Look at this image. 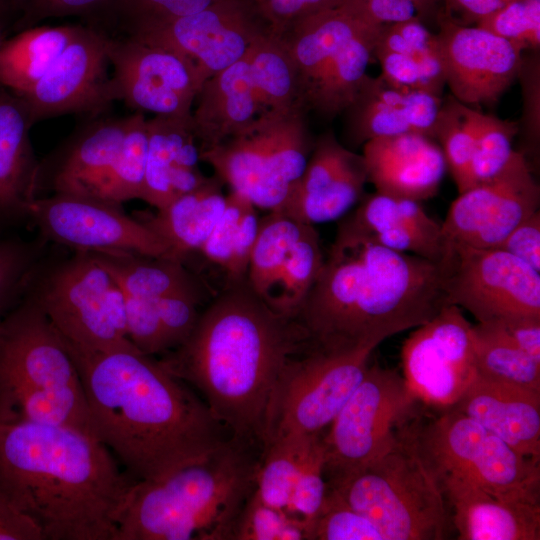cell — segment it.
<instances>
[{"mask_svg":"<svg viewBox=\"0 0 540 540\" xmlns=\"http://www.w3.org/2000/svg\"><path fill=\"white\" fill-rule=\"evenodd\" d=\"M311 348L296 314L271 307L246 279L226 284L186 341L158 362L200 391L230 438L262 448L275 384L284 367Z\"/></svg>","mask_w":540,"mask_h":540,"instance_id":"obj_1","label":"cell"},{"mask_svg":"<svg viewBox=\"0 0 540 540\" xmlns=\"http://www.w3.org/2000/svg\"><path fill=\"white\" fill-rule=\"evenodd\" d=\"M70 354L94 435L134 480L162 477L230 438L185 382L138 349Z\"/></svg>","mask_w":540,"mask_h":540,"instance_id":"obj_2","label":"cell"},{"mask_svg":"<svg viewBox=\"0 0 540 540\" xmlns=\"http://www.w3.org/2000/svg\"><path fill=\"white\" fill-rule=\"evenodd\" d=\"M449 305L440 263L337 230L296 316L312 345L344 352L376 347Z\"/></svg>","mask_w":540,"mask_h":540,"instance_id":"obj_3","label":"cell"},{"mask_svg":"<svg viewBox=\"0 0 540 540\" xmlns=\"http://www.w3.org/2000/svg\"><path fill=\"white\" fill-rule=\"evenodd\" d=\"M135 481L92 434L65 425L0 423V490L43 540H115Z\"/></svg>","mask_w":540,"mask_h":540,"instance_id":"obj_4","label":"cell"},{"mask_svg":"<svg viewBox=\"0 0 540 540\" xmlns=\"http://www.w3.org/2000/svg\"><path fill=\"white\" fill-rule=\"evenodd\" d=\"M229 438L205 457L153 480L135 481L115 540H232L256 487L260 458Z\"/></svg>","mask_w":540,"mask_h":540,"instance_id":"obj_5","label":"cell"},{"mask_svg":"<svg viewBox=\"0 0 540 540\" xmlns=\"http://www.w3.org/2000/svg\"><path fill=\"white\" fill-rule=\"evenodd\" d=\"M401 433L441 490L468 486L505 499L540 503V460L518 453L466 415L420 403Z\"/></svg>","mask_w":540,"mask_h":540,"instance_id":"obj_6","label":"cell"},{"mask_svg":"<svg viewBox=\"0 0 540 540\" xmlns=\"http://www.w3.org/2000/svg\"><path fill=\"white\" fill-rule=\"evenodd\" d=\"M383 27L356 0L309 14L279 37L292 62L297 103L332 120L351 104Z\"/></svg>","mask_w":540,"mask_h":540,"instance_id":"obj_7","label":"cell"},{"mask_svg":"<svg viewBox=\"0 0 540 540\" xmlns=\"http://www.w3.org/2000/svg\"><path fill=\"white\" fill-rule=\"evenodd\" d=\"M326 483L374 523L384 540H444L454 530L441 488L401 432L387 452Z\"/></svg>","mask_w":540,"mask_h":540,"instance_id":"obj_8","label":"cell"},{"mask_svg":"<svg viewBox=\"0 0 540 540\" xmlns=\"http://www.w3.org/2000/svg\"><path fill=\"white\" fill-rule=\"evenodd\" d=\"M24 295L44 312L70 353L137 349L128 339L122 289L89 252L35 266Z\"/></svg>","mask_w":540,"mask_h":540,"instance_id":"obj_9","label":"cell"},{"mask_svg":"<svg viewBox=\"0 0 540 540\" xmlns=\"http://www.w3.org/2000/svg\"><path fill=\"white\" fill-rule=\"evenodd\" d=\"M306 116L299 107L262 113L221 143L201 151L200 160L256 208L279 211L314 146Z\"/></svg>","mask_w":540,"mask_h":540,"instance_id":"obj_10","label":"cell"},{"mask_svg":"<svg viewBox=\"0 0 540 540\" xmlns=\"http://www.w3.org/2000/svg\"><path fill=\"white\" fill-rule=\"evenodd\" d=\"M419 403L397 370L369 364L321 436L325 480L355 472L392 448Z\"/></svg>","mask_w":540,"mask_h":540,"instance_id":"obj_11","label":"cell"},{"mask_svg":"<svg viewBox=\"0 0 540 540\" xmlns=\"http://www.w3.org/2000/svg\"><path fill=\"white\" fill-rule=\"evenodd\" d=\"M373 351L313 347L293 358L273 389L262 448L287 435L321 436L360 383Z\"/></svg>","mask_w":540,"mask_h":540,"instance_id":"obj_12","label":"cell"},{"mask_svg":"<svg viewBox=\"0 0 540 540\" xmlns=\"http://www.w3.org/2000/svg\"><path fill=\"white\" fill-rule=\"evenodd\" d=\"M449 305L477 323L540 318V272L499 249L451 247L440 262Z\"/></svg>","mask_w":540,"mask_h":540,"instance_id":"obj_13","label":"cell"},{"mask_svg":"<svg viewBox=\"0 0 540 540\" xmlns=\"http://www.w3.org/2000/svg\"><path fill=\"white\" fill-rule=\"evenodd\" d=\"M0 392L50 395L88 406L63 338L26 295L0 319Z\"/></svg>","mask_w":540,"mask_h":540,"instance_id":"obj_14","label":"cell"},{"mask_svg":"<svg viewBox=\"0 0 540 540\" xmlns=\"http://www.w3.org/2000/svg\"><path fill=\"white\" fill-rule=\"evenodd\" d=\"M27 221L39 238L73 251L174 258L168 246L138 218L127 215L121 204L99 197L40 196L31 203Z\"/></svg>","mask_w":540,"mask_h":540,"instance_id":"obj_15","label":"cell"},{"mask_svg":"<svg viewBox=\"0 0 540 540\" xmlns=\"http://www.w3.org/2000/svg\"><path fill=\"white\" fill-rule=\"evenodd\" d=\"M110 92L138 112L192 119L203 83L194 63L165 46L135 36L109 34Z\"/></svg>","mask_w":540,"mask_h":540,"instance_id":"obj_16","label":"cell"},{"mask_svg":"<svg viewBox=\"0 0 540 540\" xmlns=\"http://www.w3.org/2000/svg\"><path fill=\"white\" fill-rule=\"evenodd\" d=\"M401 361L402 375L422 404L451 408L477 376L472 324L463 310L447 305L414 328L402 345Z\"/></svg>","mask_w":540,"mask_h":540,"instance_id":"obj_17","label":"cell"},{"mask_svg":"<svg viewBox=\"0 0 540 540\" xmlns=\"http://www.w3.org/2000/svg\"><path fill=\"white\" fill-rule=\"evenodd\" d=\"M539 202V185L526 156L516 150L498 175L459 193L451 203L441 222L446 250L498 248L518 224L539 210Z\"/></svg>","mask_w":540,"mask_h":540,"instance_id":"obj_18","label":"cell"},{"mask_svg":"<svg viewBox=\"0 0 540 540\" xmlns=\"http://www.w3.org/2000/svg\"><path fill=\"white\" fill-rule=\"evenodd\" d=\"M273 33L249 0H217L207 8L130 34L191 60L204 82Z\"/></svg>","mask_w":540,"mask_h":540,"instance_id":"obj_19","label":"cell"},{"mask_svg":"<svg viewBox=\"0 0 540 540\" xmlns=\"http://www.w3.org/2000/svg\"><path fill=\"white\" fill-rule=\"evenodd\" d=\"M323 263L314 225L271 211L259 221L247 282L271 307L296 314Z\"/></svg>","mask_w":540,"mask_h":540,"instance_id":"obj_20","label":"cell"},{"mask_svg":"<svg viewBox=\"0 0 540 540\" xmlns=\"http://www.w3.org/2000/svg\"><path fill=\"white\" fill-rule=\"evenodd\" d=\"M109 33L79 25L45 75L24 95L32 124L65 114L98 116L113 102Z\"/></svg>","mask_w":540,"mask_h":540,"instance_id":"obj_21","label":"cell"},{"mask_svg":"<svg viewBox=\"0 0 540 540\" xmlns=\"http://www.w3.org/2000/svg\"><path fill=\"white\" fill-rule=\"evenodd\" d=\"M436 34L451 95L480 110L494 106L517 79L522 50L478 26L462 25L444 11Z\"/></svg>","mask_w":540,"mask_h":540,"instance_id":"obj_22","label":"cell"},{"mask_svg":"<svg viewBox=\"0 0 540 540\" xmlns=\"http://www.w3.org/2000/svg\"><path fill=\"white\" fill-rule=\"evenodd\" d=\"M367 182L362 154L328 131L315 139L303 174L277 212L311 225L335 221L360 202Z\"/></svg>","mask_w":540,"mask_h":540,"instance_id":"obj_23","label":"cell"},{"mask_svg":"<svg viewBox=\"0 0 540 540\" xmlns=\"http://www.w3.org/2000/svg\"><path fill=\"white\" fill-rule=\"evenodd\" d=\"M130 121L93 116L79 125L42 160L36 177V198L43 193L95 196L122 145Z\"/></svg>","mask_w":540,"mask_h":540,"instance_id":"obj_24","label":"cell"},{"mask_svg":"<svg viewBox=\"0 0 540 540\" xmlns=\"http://www.w3.org/2000/svg\"><path fill=\"white\" fill-rule=\"evenodd\" d=\"M442 98L429 92L396 87L381 75L364 78L351 104L343 111L349 145L358 146L405 133L432 138Z\"/></svg>","mask_w":540,"mask_h":540,"instance_id":"obj_25","label":"cell"},{"mask_svg":"<svg viewBox=\"0 0 540 540\" xmlns=\"http://www.w3.org/2000/svg\"><path fill=\"white\" fill-rule=\"evenodd\" d=\"M362 156L376 192L418 202L438 193L447 169L438 143L416 133L371 139Z\"/></svg>","mask_w":540,"mask_h":540,"instance_id":"obj_26","label":"cell"},{"mask_svg":"<svg viewBox=\"0 0 540 540\" xmlns=\"http://www.w3.org/2000/svg\"><path fill=\"white\" fill-rule=\"evenodd\" d=\"M391 250L414 254L440 263L446 253L441 223L421 202L375 192L338 226Z\"/></svg>","mask_w":540,"mask_h":540,"instance_id":"obj_27","label":"cell"},{"mask_svg":"<svg viewBox=\"0 0 540 540\" xmlns=\"http://www.w3.org/2000/svg\"><path fill=\"white\" fill-rule=\"evenodd\" d=\"M452 409L518 453L540 460V391L476 376Z\"/></svg>","mask_w":540,"mask_h":540,"instance_id":"obj_28","label":"cell"},{"mask_svg":"<svg viewBox=\"0 0 540 540\" xmlns=\"http://www.w3.org/2000/svg\"><path fill=\"white\" fill-rule=\"evenodd\" d=\"M250 49L240 60L207 79L196 96L192 127L200 152L221 143L263 113L251 74Z\"/></svg>","mask_w":540,"mask_h":540,"instance_id":"obj_29","label":"cell"},{"mask_svg":"<svg viewBox=\"0 0 540 540\" xmlns=\"http://www.w3.org/2000/svg\"><path fill=\"white\" fill-rule=\"evenodd\" d=\"M24 100L0 85V223L28 220L39 167Z\"/></svg>","mask_w":540,"mask_h":540,"instance_id":"obj_30","label":"cell"},{"mask_svg":"<svg viewBox=\"0 0 540 540\" xmlns=\"http://www.w3.org/2000/svg\"><path fill=\"white\" fill-rule=\"evenodd\" d=\"M442 492L458 540L540 539V503L505 499L468 486Z\"/></svg>","mask_w":540,"mask_h":540,"instance_id":"obj_31","label":"cell"},{"mask_svg":"<svg viewBox=\"0 0 540 540\" xmlns=\"http://www.w3.org/2000/svg\"><path fill=\"white\" fill-rule=\"evenodd\" d=\"M373 57L391 85L441 97L446 83L437 36L420 19L383 25Z\"/></svg>","mask_w":540,"mask_h":540,"instance_id":"obj_32","label":"cell"},{"mask_svg":"<svg viewBox=\"0 0 540 540\" xmlns=\"http://www.w3.org/2000/svg\"><path fill=\"white\" fill-rule=\"evenodd\" d=\"M223 184L216 175L208 177L165 208L138 219L168 246L174 258L184 262L190 253L200 251L220 219L226 204Z\"/></svg>","mask_w":540,"mask_h":540,"instance_id":"obj_33","label":"cell"},{"mask_svg":"<svg viewBox=\"0 0 540 540\" xmlns=\"http://www.w3.org/2000/svg\"><path fill=\"white\" fill-rule=\"evenodd\" d=\"M90 254L132 296H184L201 303L209 293L208 285L178 259L134 253Z\"/></svg>","mask_w":540,"mask_h":540,"instance_id":"obj_34","label":"cell"},{"mask_svg":"<svg viewBox=\"0 0 540 540\" xmlns=\"http://www.w3.org/2000/svg\"><path fill=\"white\" fill-rule=\"evenodd\" d=\"M148 149L141 200L157 210L173 201L170 175L173 171L200 168V150L192 127V119L166 116L147 119Z\"/></svg>","mask_w":540,"mask_h":540,"instance_id":"obj_35","label":"cell"},{"mask_svg":"<svg viewBox=\"0 0 540 540\" xmlns=\"http://www.w3.org/2000/svg\"><path fill=\"white\" fill-rule=\"evenodd\" d=\"M79 25L32 26L0 44V85L22 96L49 70Z\"/></svg>","mask_w":540,"mask_h":540,"instance_id":"obj_36","label":"cell"},{"mask_svg":"<svg viewBox=\"0 0 540 540\" xmlns=\"http://www.w3.org/2000/svg\"><path fill=\"white\" fill-rule=\"evenodd\" d=\"M260 218L244 195L230 191L224 211L199 252L226 275V284L247 279Z\"/></svg>","mask_w":540,"mask_h":540,"instance_id":"obj_37","label":"cell"},{"mask_svg":"<svg viewBox=\"0 0 540 540\" xmlns=\"http://www.w3.org/2000/svg\"><path fill=\"white\" fill-rule=\"evenodd\" d=\"M477 375L540 391V362L494 324H472Z\"/></svg>","mask_w":540,"mask_h":540,"instance_id":"obj_38","label":"cell"},{"mask_svg":"<svg viewBox=\"0 0 540 540\" xmlns=\"http://www.w3.org/2000/svg\"><path fill=\"white\" fill-rule=\"evenodd\" d=\"M321 436L287 435L262 448L255 487L262 501L286 510L302 467Z\"/></svg>","mask_w":540,"mask_h":540,"instance_id":"obj_39","label":"cell"},{"mask_svg":"<svg viewBox=\"0 0 540 540\" xmlns=\"http://www.w3.org/2000/svg\"><path fill=\"white\" fill-rule=\"evenodd\" d=\"M250 68L264 113L300 108L294 68L279 36L271 33L251 47Z\"/></svg>","mask_w":540,"mask_h":540,"instance_id":"obj_40","label":"cell"},{"mask_svg":"<svg viewBox=\"0 0 540 540\" xmlns=\"http://www.w3.org/2000/svg\"><path fill=\"white\" fill-rule=\"evenodd\" d=\"M148 149L147 119L143 112L130 115L129 125L111 168L100 182L95 197L117 204L141 199Z\"/></svg>","mask_w":540,"mask_h":540,"instance_id":"obj_41","label":"cell"},{"mask_svg":"<svg viewBox=\"0 0 540 540\" xmlns=\"http://www.w3.org/2000/svg\"><path fill=\"white\" fill-rule=\"evenodd\" d=\"M474 110L448 95L442 99L432 133L458 193L472 187L470 161L475 143Z\"/></svg>","mask_w":540,"mask_h":540,"instance_id":"obj_42","label":"cell"},{"mask_svg":"<svg viewBox=\"0 0 540 540\" xmlns=\"http://www.w3.org/2000/svg\"><path fill=\"white\" fill-rule=\"evenodd\" d=\"M475 143L470 161L472 187L498 175L516 150L513 139L518 134L517 122L502 120L474 110Z\"/></svg>","mask_w":540,"mask_h":540,"instance_id":"obj_43","label":"cell"},{"mask_svg":"<svg viewBox=\"0 0 540 540\" xmlns=\"http://www.w3.org/2000/svg\"><path fill=\"white\" fill-rule=\"evenodd\" d=\"M232 540H308V531L302 521L265 503L254 490L236 520Z\"/></svg>","mask_w":540,"mask_h":540,"instance_id":"obj_44","label":"cell"},{"mask_svg":"<svg viewBox=\"0 0 540 540\" xmlns=\"http://www.w3.org/2000/svg\"><path fill=\"white\" fill-rule=\"evenodd\" d=\"M309 540H384L377 526L353 509L335 490L327 487L314 518Z\"/></svg>","mask_w":540,"mask_h":540,"instance_id":"obj_45","label":"cell"},{"mask_svg":"<svg viewBox=\"0 0 540 540\" xmlns=\"http://www.w3.org/2000/svg\"><path fill=\"white\" fill-rule=\"evenodd\" d=\"M47 242L0 239V319L23 297L32 271Z\"/></svg>","mask_w":540,"mask_h":540,"instance_id":"obj_46","label":"cell"},{"mask_svg":"<svg viewBox=\"0 0 540 540\" xmlns=\"http://www.w3.org/2000/svg\"><path fill=\"white\" fill-rule=\"evenodd\" d=\"M523 52L540 48V0H514L476 22Z\"/></svg>","mask_w":540,"mask_h":540,"instance_id":"obj_47","label":"cell"},{"mask_svg":"<svg viewBox=\"0 0 540 540\" xmlns=\"http://www.w3.org/2000/svg\"><path fill=\"white\" fill-rule=\"evenodd\" d=\"M217 0H118L113 13L124 34L199 12Z\"/></svg>","mask_w":540,"mask_h":540,"instance_id":"obj_48","label":"cell"},{"mask_svg":"<svg viewBox=\"0 0 540 540\" xmlns=\"http://www.w3.org/2000/svg\"><path fill=\"white\" fill-rule=\"evenodd\" d=\"M326 491L324 454L320 437L302 467L286 508V512L305 524L308 540L311 524L321 508Z\"/></svg>","mask_w":540,"mask_h":540,"instance_id":"obj_49","label":"cell"},{"mask_svg":"<svg viewBox=\"0 0 540 540\" xmlns=\"http://www.w3.org/2000/svg\"><path fill=\"white\" fill-rule=\"evenodd\" d=\"M123 291V290H122ZM124 293L125 326L130 342L143 354L152 356L169 351L155 298Z\"/></svg>","mask_w":540,"mask_h":540,"instance_id":"obj_50","label":"cell"},{"mask_svg":"<svg viewBox=\"0 0 540 540\" xmlns=\"http://www.w3.org/2000/svg\"><path fill=\"white\" fill-rule=\"evenodd\" d=\"M522 52L517 78L521 83L522 116L518 124L528 148L536 152L540 140V57L539 51Z\"/></svg>","mask_w":540,"mask_h":540,"instance_id":"obj_51","label":"cell"},{"mask_svg":"<svg viewBox=\"0 0 540 540\" xmlns=\"http://www.w3.org/2000/svg\"><path fill=\"white\" fill-rule=\"evenodd\" d=\"M118 0H22L16 23L23 30L42 20L65 16H84L113 10Z\"/></svg>","mask_w":540,"mask_h":540,"instance_id":"obj_52","label":"cell"},{"mask_svg":"<svg viewBox=\"0 0 540 540\" xmlns=\"http://www.w3.org/2000/svg\"><path fill=\"white\" fill-rule=\"evenodd\" d=\"M270 26L273 34L280 36L297 20L319 10L335 6L343 0H249Z\"/></svg>","mask_w":540,"mask_h":540,"instance_id":"obj_53","label":"cell"},{"mask_svg":"<svg viewBox=\"0 0 540 540\" xmlns=\"http://www.w3.org/2000/svg\"><path fill=\"white\" fill-rule=\"evenodd\" d=\"M540 272V212L518 224L498 247Z\"/></svg>","mask_w":540,"mask_h":540,"instance_id":"obj_54","label":"cell"},{"mask_svg":"<svg viewBox=\"0 0 540 540\" xmlns=\"http://www.w3.org/2000/svg\"><path fill=\"white\" fill-rule=\"evenodd\" d=\"M0 540H43L37 525L0 490Z\"/></svg>","mask_w":540,"mask_h":540,"instance_id":"obj_55","label":"cell"},{"mask_svg":"<svg viewBox=\"0 0 540 540\" xmlns=\"http://www.w3.org/2000/svg\"><path fill=\"white\" fill-rule=\"evenodd\" d=\"M489 324L498 326L515 345L540 362V318H517Z\"/></svg>","mask_w":540,"mask_h":540,"instance_id":"obj_56","label":"cell"},{"mask_svg":"<svg viewBox=\"0 0 540 540\" xmlns=\"http://www.w3.org/2000/svg\"><path fill=\"white\" fill-rule=\"evenodd\" d=\"M514 0H441L444 12L462 25H470Z\"/></svg>","mask_w":540,"mask_h":540,"instance_id":"obj_57","label":"cell"},{"mask_svg":"<svg viewBox=\"0 0 540 540\" xmlns=\"http://www.w3.org/2000/svg\"><path fill=\"white\" fill-rule=\"evenodd\" d=\"M416 6L419 14V18H424L425 16L431 14L435 7L441 0H411Z\"/></svg>","mask_w":540,"mask_h":540,"instance_id":"obj_58","label":"cell"},{"mask_svg":"<svg viewBox=\"0 0 540 540\" xmlns=\"http://www.w3.org/2000/svg\"><path fill=\"white\" fill-rule=\"evenodd\" d=\"M21 1L22 0H0V22L1 16L6 13L14 12L19 14Z\"/></svg>","mask_w":540,"mask_h":540,"instance_id":"obj_59","label":"cell"},{"mask_svg":"<svg viewBox=\"0 0 540 540\" xmlns=\"http://www.w3.org/2000/svg\"><path fill=\"white\" fill-rule=\"evenodd\" d=\"M4 28H3V24L0 22V44L2 43V41L4 40Z\"/></svg>","mask_w":540,"mask_h":540,"instance_id":"obj_60","label":"cell"}]
</instances>
